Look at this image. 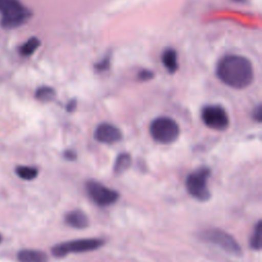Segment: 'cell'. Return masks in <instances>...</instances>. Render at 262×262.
<instances>
[{
	"mask_svg": "<svg viewBox=\"0 0 262 262\" xmlns=\"http://www.w3.org/2000/svg\"><path fill=\"white\" fill-rule=\"evenodd\" d=\"M94 138L101 143L112 144L122 139V132L115 125L110 123H102L96 127L94 131Z\"/></svg>",
	"mask_w": 262,
	"mask_h": 262,
	"instance_id": "9",
	"label": "cell"
},
{
	"mask_svg": "<svg viewBox=\"0 0 262 262\" xmlns=\"http://www.w3.org/2000/svg\"><path fill=\"white\" fill-rule=\"evenodd\" d=\"M40 46V40L36 37L30 38L28 41H26L19 48V53L23 56H29L32 55L36 49Z\"/></svg>",
	"mask_w": 262,
	"mask_h": 262,
	"instance_id": "16",
	"label": "cell"
},
{
	"mask_svg": "<svg viewBox=\"0 0 262 262\" xmlns=\"http://www.w3.org/2000/svg\"><path fill=\"white\" fill-rule=\"evenodd\" d=\"M85 190L89 199L99 207L111 206L119 199V193L95 180H88L85 184Z\"/></svg>",
	"mask_w": 262,
	"mask_h": 262,
	"instance_id": "7",
	"label": "cell"
},
{
	"mask_svg": "<svg viewBox=\"0 0 262 262\" xmlns=\"http://www.w3.org/2000/svg\"><path fill=\"white\" fill-rule=\"evenodd\" d=\"M217 76L226 85L243 89L253 81V67L250 60L241 55H226L217 66Z\"/></svg>",
	"mask_w": 262,
	"mask_h": 262,
	"instance_id": "1",
	"label": "cell"
},
{
	"mask_svg": "<svg viewBox=\"0 0 262 262\" xmlns=\"http://www.w3.org/2000/svg\"><path fill=\"white\" fill-rule=\"evenodd\" d=\"M104 242L100 238H80L54 245L51 254L55 258H63L70 253H85L102 247Z\"/></svg>",
	"mask_w": 262,
	"mask_h": 262,
	"instance_id": "5",
	"label": "cell"
},
{
	"mask_svg": "<svg viewBox=\"0 0 262 262\" xmlns=\"http://www.w3.org/2000/svg\"><path fill=\"white\" fill-rule=\"evenodd\" d=\"M154 77V73L149 70H142L139 74H138V79L140 81H146V80H150Z\"/></svg>",
	"mask_w": 262,
	"mask_h": 262,
	"instance_id": "18",
	"label": "cell"
},
{
	"mask_svg": "<svg viewBox=\"0 0 262 262\" xmlns=\"http://www.w3.org/2000/svg\"><path fill=\"white\" fill-rule=\"evenodd\" d=\"M2 243V235H1V233H0V244Z\"/></svg>",
	"mask_w": 262,
	"mask_h": 262,
	"instance_id": "24",
	"label": "cell"
},
{
	"mask_svg": "<svg viewBox=\"0 0 262 262\" xmlns=\"http://www.w3.org/2000/svg\"><path fill=\"white\" fill-rule=\"evenodd\" d=\"M261 232H262V221L259 220L256 223V225L253 229V232L251 234V237H250V248L255 251L261 250V247H262Z\"/></svg>",
	"mask_w": 262,
	"mask_h": 262,
	"instance_id": "15",
	"label": "cell"
},
{
	"mask_svg": "<svg viewBox=\"0 0 262 262\" xmlns=\"http://www.w3.org/2000/svg\"><path fill=\"white\" fill-rule=\"evenodd\" d=\"M199 238L205 243H209L215 245L222 249L229 255L239 257L243 254V250L239 244L235 241V238L220 228H210L202 231L199 235Z\"/></svg>",
	"mask_w": 262,
	"mask_h": 262,
	"instance_id": "2",
	"label": "cell"
},
{
	"mask_svg": "<svg viewBox=\"0 0 262 262\" xmlns=\"http://www.w3.org/2000/svg\"><path fill=\"white\" fill-rule=\"evenodd\" d=\"M63 157L69 160V161H74L76 159V152L74 150H71V149H67L64 150L63 152Z\"/></svg>",
	"mask_w": 262,
	"mask_h": 262,
	"instance_id": "20",
	"label": "cell"
},
{
	"mask_svg": "<svg viewBox=\"0 0 262 262\" xmlns=\"http://www.w3.org/2000/svg\"><path fill=\"white\" fill-rule=\"evenodd\" d=\"M75 107H76V100H71L67 105V108L69 112H73L75 110Z\"/></svg>",
	"mask_w": 262,
	"mask_h": 262,
	"instance_id": "22",
	"label": "cell"
},
{
	"mask_svg": "<svg viewBox=\"0 0 262 262\" xmlns=\"http://www.w3.org/2000/svg\"><path fill=\"white\" fill-rule=\"evenodd\" d=\"M17 262H47L48 256L45 252L36 249H21L16 254Z\"/></svg>",
	"mask_w": 262,
	"mask_h": 262,
	"instance_id": "11",
	"label": "cell"
},
{
	"mask_svg": "<svg viewBox=\"0 0 262 262\" xmlns=\"http://www.w3.org/2000/svg\"><path fill=\"white\" fill-rule=\"evenodd\" d=\"M211 170L208 167H200L187 175L185 187L187 192L200 202H207L211 198V192L208 188V179Z\"/></svg>",
	"mask_w": 262,
	"mask_h": 262,
	"instance_id": "3",
	"label": "cell"
},
{
	"mask_svg": "<svg viewBox=\"0 0 262 262\" xmlns=\"http://www.w3.org/2000/svg\"><path fill=\"white\" fill-rule=\"evenodd\" d=\"M64 223L76 229H84L89 225V219L83 211L73 210L64 215Z\"/></svg>",
	"mask_w": 262,
	"mask_h": 262,
	"instance_id": "10",
	"label": "cell"
},
{
	"mask_svg": "<svg viewBox=\"0 0 262 262\" xmlns=\"http://www.w3.org/2000/svg\"><path fill=\"white\" fill-rule=\"evenodd\" d=\"M232 1H234V2H238V3H244V2H246V0H232Z\"/></svg>",
	"mask_w": 262,
	"mask_h": 262,
	"instance_id": "23",
	"label": "cell"
},
{
	"mask_svg": "<svg viewBox=\"0 0 262 262\" xmlns=\"http://www.w3.org/2000/svg\"><path fill=\"white\" fill-rule=\"evenodd\" d=\"M108 64H110V59L105 57L103 60H101V61H99L98 63L95 64V70L99 71V72L100 71H106L107 68H108Z\"/></svg>",
	"mask_w": 262,
	"mask_h": 262,
	"instance_id": "19",
	"label": "cell"
},
{
	"mask_svg": "<svg viewBox=\"0 0 262 262\" xmlns=\"http://www.w3.org/2000/svg\"><path fill=\"white\" fill-rule=\"evenodd\" d=\"M131 165V156L127 152L120 154L114 164V173L116 175L123 174L126 170L129 169Z\"/></svg>",
	"mask_w": 262,
	"mask_h": 262,
	"instance_id": "13",
	"label": "cell"
},
{
	"mask_svg": "<svg viewBox=\"0 0 262 262\" xmlns=\"http://www.w3.org/2000/svg\"><path fill=\"white\" fill-rule=\"evenodd\" d=\"M149 132L154 140L159 143L168 144L177 139L179 135V126L169 117H159L151 122Z\"/></svg>",
	"mask_w": 262,
	"mask_h": 262,
	"instance_id": "6",
	"label": "cell"
},
{
	"mask_svg": "<svg viewBox=\"0 0 262 262\" xmlns=\"http://www.w3.org/2000/svg\"><path fill=\"white\" fill-rule=\"evenodd\" d=\"M201 116L205 125L215 130H224L229 125L227 113L218 104L206 105L203 107Z\"/></svg>",
	"mask_w": 262,
	"mask_h": 262,
	"instance_id": "8",
	"label": "cell"
},
{
	"mask_svg": "<svg viewBox=\"0 0 262 262\" xmlns=\"http://www.w3.org/2000/svg\"><path fill=\"white\" fill-rule=\"evenodd\" d=\"M162 62L166 70L173 74L178 69V62H177V53L172 48H167L162 53Z\"/></svg>",
	"mask_w": 262,
	"mask_h": 262,
	"instance_id": "12",
	"label": "cell"
},
{
	"mask_svg": "<svg viewBox=\"0 0 262 262\" xmlns=\"http://www.w3.org/2000/svg\"><path fill=\"white\" fill-rule=\"evenodd\" d=\"M254 113H255V115H256V116H254V119L259 122L260 119H261V107H260V105L257 106V108L255 110Z\"/></svg>",
	"mask_w": 262,
	"mask_h": 262,
	"instance_id": "21",
	"label": "cell"
},
{
	"mask_svg": "<svg viewBox=\"0 0 262 262\" xmlns=\"http://www.w3.org/2000/svg\"><path fill=\"white\" fill-rule=\"evenodd\" d=\"M35 96L40 101H50L54 98L55 92L51 87L42 86V87L37 89Z\"/></svg>",
	"mask_w": 262,
	"mask_h": 262,
	"instance_id": "17",
	"label": "cell"
},
{
	"mask_svg": "<svg viewBox=\"0 0 262 262\" xmlns=\"http://www.w3.org/2000/svg\"><path fill=\"white\" fill-rule=\"evenodd\" d=\"M17 177H19L23 180L31 181L34 180L38 176V169L33 166H17L14 170Z\"/></svg>",
	"mask_w": 262,
	"mask_h": 262,
	"instance_id": "14",
	"label": "cell"
},
{
	"mask_svg": "<svg viewBox=\"0 0 262 262\" xmlns=\"http://www.w3.org/2000/svg\"><path fill=\"white\" fill-rule=\"evenodd\" d=\"M0 12L2 13L1 24L4 28L18 27L31 16V11L18 0H0Z\"/></svg>",
	"mask_w": 262,
	"mask_h": 262,
	"instance_id": "4",
	"label": "cell"
}]
</instances>
